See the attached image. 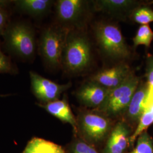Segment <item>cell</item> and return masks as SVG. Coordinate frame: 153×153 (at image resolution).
Here are the masks:
<instances>
[{
	"label": "cell",
	"mask_w": 153,
	"mask_h": 153,
	"mask_svg": "<svg viewBox=\"0 0 153 153\" xmlns=\"http://www.w3.org/2000/svg\"><path fill=\"white\" fill-rule=\"evenodd\" d=\"M92 60L91 45L82 30L73 29L68 33L61 57V67L69 74L88 69Z\"/></svg>",
	"instance_id": "6da1fadb"
},
{
	"label": "cell",
	"mask_w": 153,
	"mask_h": 153,
	"mask_svg": "<svg viewBox=\"0 0 153 153\" xmlns=\"http://www.w3.org/2000/svg\"><path fill=\"white\" fill-rule=\"evenodd\" d=\"M99 48L105 56L114 60H126L131 58V51L120 29L113 22L101 21L94 28Z\"/></svg>",
	"instance_id": "7a4b0ae2"
},
{
	"label": "cell",
	"mask_w": 153,
	"mask_h": 153,
	"mask_svg": "<svg viewBox=\"0 0 153 153\" xmlns=\"http://www.w3.org/2000/svg\"><path fill=\"white\" fill-rule=\"evenodd\" d=\"M7 49L25 60H31L36 49L35 30L27 23L13 22L8 24L3 34Z\"/></svg>",
	"instance_id": "3957f363"
},
{
	"label": "cell",
	"mask_w": 153,
	"mask_h": 153,
	"mask_svg": "<svg viewBox=\"0 0 153 153\" xmlns=\"http://www.w3.org/2000/svg\"><path fill=\"white\" fill-rule=\"evenodd\" d=\"M71 30L57 23L45 28L39 40V52L47 65L61 67V57L68 33Z\"/></svg>",
	"instance_id": "277c9868"
},
{
	"label": "cell",
	"mask_w": 153,
	"mask_h": 153,
	"mask_svg": "<svg viewBox=\"0 0 153 153\" xmlns=\"http://www.w3.org/2000/svg\"><path fill=\"white\" fill-rule=\"evenodd\" d=\"M140 81V78L133 72L120 85L109 90L103 104L94 110L110 119L124 115Z\"/></svg>",
	"instance_id": "5b68a950"
},
{
	"label": "cell",
	"mask_w": 153,
	"mask_h": 153,
	"mask_svg": "<svg viewBox=\"0 0 153 153\" xmlns=\"http://www.w3.org/2000/svg\"><path fill=\"white\" fill-rule=\"evenodd\" d=\"M76 119L78 133L90 145L103 142L113 128L111 119L95 110L81 112Z\"/></svg>",
	"instance_id": "8992f818"
},
{
	"label": "cell",
	"mask_w": 153,
	"mask_h": 153,
	"mask_svg": "<svg viewBox=\"0 0 153 153\" xmlns=\"http://www.w3.org/2000/svg\"><path fill=\"white\" fill-rule=\"evenodd\" d=\"M55 9L57 24L70 30H82L89 11L88 1L59 0Z\"/></svg>",
	"instance_id": "52a82bcc"
},
{
	"label": "cell",
	"mask_w": 153,
	"mask_h": 153,
	"mask_svg": "<svg viewBox=\"0 0 153 153\" xmlns=\"http://www.w3.org/2000/svg\"><path fill=\"white\" fill-rule=\"evenodd\" d=\"M30 77L32 93L40 104L58 100L61 94L71 86V82L59 84L33 71H30Z\"/></svg>",
	"instance_id": "ba28073f"
},
{
	"label": "cell",
	"mask_w": 153,
	"mask_h": 153,
	"mask_svg": "<svg viewBox=\"0 0 153 153\" xmlns=\"http://www.w3.org/2000/svg\"><path fill=\"white\" fill-rule=\"evenodd\" d=\"M109 91V89L90 79L78 88L76 96L83 105L97 109L103 104Z\"/></svg>",
	"instance_id": "9c48e42d"
},
{
	"label": "cell",
	"mask_w": 153,
	"mask_h": 153,
	"mask_svg": "<svg viewBox=\"0 0 153 153\" xmlns=\"http://www.w3.org/2000/svg\"><path fill=\"white\" fill-rule=\"evenodd\" d=\"M133 72L131 67L127 64L120 62L99 71L91 77L90 80L111 90L120 85Z\"/></svg>",
	"instance_id": "30bf717a"
},
{
	"label": "cell",
	"mask_w": 153,
	"mask_h": 153,
	"mask_svg": "<svg viewBox=\"0 0 153 153\" xmlns=\"http://www.w3.org/2000/svg\"><path fill=\"white\" fill-rule=\"evenodd\" d=\"M93 2L96 10L123 19L130 17L131 12L140 5L138 1L131 0H98Z\"/></svg>",
	"instance_id": "8fae6325"
},
{
	"label": "cell",
	"mask_w": 153,
	"mask_h": 153,
	"mask_svg": "<svg viewBox=\"0 0 153 153\" xmlns=\"http://www.w3.org/2000/svg\"><path fill=\"white\" fill-rule=\"evenodd\" d=\"M130 133V126L126 122H117L110 133L103 153H124L129 145Z\"/></svg>",
	"instance_id": "7c38bea8"
},
{
	"label": "cell",
	"mask_w": 153,
	"mask_h": 153,
	"mask_svg": "<svg viewBox=\"0 0 153 153\" xmlns=\"http://www.w3.org/2000/svg\"><path fill=\"white\" fill-rule=\"evenodd\" d=\"M149 86L147 82L141 81L134 94L131 102L126 110L124 115L125 121L128 124H138L145 108Z\"/></svg>",
	"instance_id": "4fadbf2b"
},
{
	"label": "cell",
	"mask_w": 153,
	"mask_h": 153,
	"mask_svg": "<svg viewBox=\"0 0 153 153\" xmlns=\"http://www.w3.org/2000/svg\"><path fill=\"white\" fill-rule=\"evenodd\" d=\"M51 115L55 116L64 123H68L72 126L75 133H78L76 118L73 115L65 97L45 104H39Z\"/></svg>",
	"instance_id": "5bb4252c"
},
{
	"label": "cell",
	"mask_w": 153,
	"mask_h": 153,
	"mask_svg": "<svg viewBox=\"0 0 153 153\" xmlns=\"http://www.w3.org/2000/svg\"><path fill=\"white\" fill-rule=\"evenodd\" d=\"M19 11L34 17H41L49 13L53 1L50 0H16L13 1Z\"/></svg>",
	"instance_id": "9a60e30c"
},
{
	"label": "cell",
	"mask_w": 153,
	"mask_h": 153,
	"mask_svg": "<svg viewBox=\"0 0 153 153\" xmlns=\"http://www.w3.org/2000/svg\"><path fill=\"white\" fill-rule=\"evenodd\" d=\"M22 153H66L61 146L43 138L35 137L31 140Z\"/></svg>",
	"instance_id": "2e32d148"
},
{
	"label": "cell",
	"mask_w": 153,
	"mask_h": 153,
	"mask_svg": "<svg viewBox=\"0 0 153 153\" xmlns=\"http://www.w3.org/2000/svg\"><path fill=\"white\" fill-rule=\"evenodd\" d=\"M129 18L141 25H149L153 22V10L146 6L140 5L131 12Z\"/></svg>",
	"instance_id": "e0dca14e"
},
{
	"label": "cell",
	"mask_w": 153,
	"mask_h": 153,
	"mask_svg": "<svg viewBox=\"0 0 153 153\" xmlns=\"http://www.w3.org/2000/svg\"><path fill=\"white\" fill-rule=\"evenodd\" d=\"M153 40V31L149 25H141L133 38L134 47L143 45L149 48Z\"/></svg>",
	"instance_id": "ac0fdd59"
},
{
	"label": "cell",
	"mask_w": 153,
	"mask_h": 153,
	"mask_svg": "<svg viewBox=\"0 0 153 153\" xmlns=\"http://www.w3.org/2000/svg\"><path fill=\"white\" fill-rule=\"evenodd\" d=\"M153 124V115L148 111L145 110L137 127L129 138V145L133 146L134 142L143 132L146 131L148 128Z\"/></svg>",
	"instance_id": "d6986e66"
},
{
	"label": "cell",
	"mask_w": 153,
	"mask_h": 153,
	"mask_svg": "<svg viewBox=\"0 0 153 153\" xmlns=\"http://www.w3.org/2000/svg\"><path fill=\"white\" fill-rule=\"evenodd\" d=\"M137 140L136 147L128 153H153V139L148 131L143 132Z\"/></svg>",
	"instance_id": "ffe728a7"
},
{
	"label": "cell",
	"mask_w": 153,
	"mask_h": 153,
	"mask_svg": "<svg viewBox=\"0 0 153 153\" xmlns=\"http://www.w3.org/2000/svg\"><path fill=\"white\" fill-rule=\"evenodd\" d=\"M68 153H99L93 146L84 140H78L68 148Z\"/></svg>",
	"instance_id": "44dd1931"
},
{
	"label": "cell",
	"mask_w": 153,
	"mask_h": 153,
	"mask_svg": "<svg viewBox=\"0 0 153 153\" xmlns=\"http://www.w3.org/2000/svg\"><path fill=\"white\" fill-rule=\"evenodd\" d=\"M18 71L16 65L9 57L4 54L0 47V73L16 74Z\"/></svg>",
	"instance_id": "7402d4cb"
},
{
	"label": "cell",
	"mask_w": 153,
	"mask_h": 153,
	"mask_svg": "<svg viewBox=\"0 0 153 153\" xmlns=\"http://www.w3.org/2000/svg\"><path fill=\"white\" fill-rule=\"evenodd\" d=\"M12 1L0 0V36L3 35L6 28L9 24V13L7 7Z\"/></svg>",
	"instance_id": "603a6c76"
},
{
	"label": "cell",
	"mask_w": 153,
	"mask_h": 153,
	"mask_svg": "<svg viewBox=\"0 0 153 153\" xmlns=\"http://www.w3.org/2000/svg\"><path fill=\"white\" fill-rule=\"evenodd\" d=\"M146 77L149 88H153V55L148 56L146 61Z\"/></svg>",
	"instance_id": "cb8c5ba5"
},
{
	"label": "cell",
	"mask_w": 153,
	"mask_h": 153,
	"mask_svg": "<svg viewBox=\"0 0 153 153\" xmlns=\"http://www.w3.org/2000/svg\"><path fill=\"white\" fill-rule=\"evenodd\" d=\"M145 110L148 111L153 115V88H149Z\"/></svg>",
	"instance_id": "d4e9b609"
},
{
	"label": "cell",
	"mask_w": 153,
	"mask_h": 153,
	"mask_svg": "<svg viewBox=\"0 0 153 153\" xmlns=\"http://www.w3.org/2000/svg\"><path fill=\"white\" fill-rule=\"evenodd\" d=\"M149 4H153V1H152V2H149Z\"/></svg>",
	"instance_id": "484cf974"
}]
</instances>
